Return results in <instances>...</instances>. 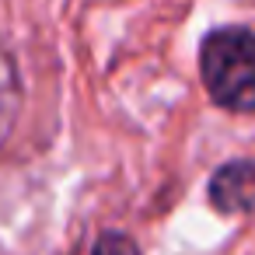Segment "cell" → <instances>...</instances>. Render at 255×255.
<instances>
[{
    "instance_id": "cell-2",
    "label": "cell",
    "mask_w": 255,
    "mask_h": 255,
    "mask_svg": "<svg viewBox=\"0 0 255 255\" xmlns=\"http://www.w3.org/2000/svg\"><path fill=\"white\" fill-rule=\"evenodd\" d=\"M210 203L220 213L255 210V161H231L210 178Z\"/></svg>"
},
{
    "instance_id": "cell-1",
    "label": "cell",
    "mask_w": 255,
    "mask_h": 255,
    "mask_svg": "<svg viewBox=\"0 0 255 255\" xmlns=\"http://www.w3.org/2000/svg\"><path fill=\"white\" fill-rule=\"evenodd\" d=\"M199 74L210 98L227 112H255V32L213 28L199 46Z\"/></svg>"
},
{
    "instance_id": "cell-3",
    "label": "cell",
    "mask_w": 255,
    "mask_h": 255,
    "mask_svg": "<svg viewBox=\"0 0 255 255\" xmlns=\"http://www.w3.org/2000/svg\"><path fill=\"white\" fill-rule=\"evenodd\" d=\"M18 109H21V88H18V74L11 56L0 49V147L7 143L14 123H18Z\"/></svg>"
},
{
    "instance_id": "cell-4",
    "label": "cell",
    "mask_w": 255,
    "mask_h": 255,
    "mask_svg": "<svg viewBox=\"0 0 255 255\" xmlns=\"http://www.w3.org/2000/svg\"><path fill=\"white\" fill-rule=\"evenodd\" d=\"M91 255H140V248H136L126 234H119V231H105V234L98 238V245H95Z\"/></svg>"
}]
</instances>
